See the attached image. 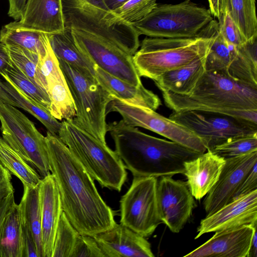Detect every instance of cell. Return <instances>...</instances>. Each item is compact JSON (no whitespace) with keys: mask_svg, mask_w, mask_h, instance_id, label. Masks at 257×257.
<instances>
[{"mask_svg":"<svg viewBox=\"0 0 257 257\" xmlns=\"http://www.w3.org/2000/svg\"><path fill=\"white\" fill-rule=\"evenodd\" d=\"M2 76L5 80L11 82L24 93L50 112L51 101L47 91L36 85L14 65Z\"/></svg>","mask_w":257,"mask_h":257,"instance_id":"33","label":"cell"},{"mask_svg":"<svg viewBox=\"0 0 257 257\" xmlns=\"http://www.w3.org/2000/svg\"><path fill=\"white\" fill-rule=\"evenodd\" d=\"M9 9L8 15L9 17L15 21L19 20L23 13V11L27 0H8Z\"/></svg>","mask_w":257,"mask_h":257,"instance_id":"42","label":"cell"},{"mask_svg":"<svg viewBox=\"0 0 257 257\" xmlns=\"http://www.w3.org/2000/svg\"><path fill=\"white\" fill-rule=\"evenodd\" d=\"M98 83L115 98L127 103L156 110L161 105L157 95L143 85L135 86L94 67Z\"/></svg>","mask_w":257,"mask_h":257,"instance_id":"23","label":"cell"},{"mask_svg":"<svg viewBox=\"0 0 257 257\" xmlns=\"http://www.w3.org/2000/svg\"><path fill=\"white\" fill-rule=\"evenodd\" d=\"M111 112L118 113L121 120L128 125L152 131L201 153L207 150L201 140L189 129L151 108L130 104L115 98L107 106L106 114Z\"/></svg>","mask_w":257,"mask_h":257,"instance_id":"11","label":"cell"},{"mask_svg":"<svg viewBox=\"0 0 257 257\" xmlns=\"http://www.w3.org/2000/svg\"><path fill=\"white\" fill-rule=\"evenodd\" d=\"M166 105L175 111L218 112L257 123V88L217 71H205L187 95L162 92Z\"/></svg>","mask_w":257,"mask_h":257,"instance_id":"3","label":"cell"},{"mask_svg":"<svg viewBox=\"0 0 257 257\" xmlns=\"http://www.w3.org/2000/svg\"><path fill=\"white\" fill-rule=\"evenodd\" d=\"M51 48L58 59L66 62L81 73L96 80L95 64L76 44L71 29L65 28L62 33L48 34Z\"/></svg>","mask_w":257,"mask_h":257,"instance_id":"25","label":"cell"},{"mask_svg":"<svg viewBox=\"0 0 257 257\" xmlns=\"http://www.w3.org/2000/svg\"><path fill=\"white\" fill-rule=\"evenodd\" d=\"M255 190H257V163L254 165L241 183L232 201Z\"/></svg>","mask_w":257,"mask_h":257,"instance_id":"40","label":"cell"},{"mask_svg":"<svg viewBox=\"0 0 257 257\" xmlns=\"http://www.w3.org/2000/svg\"><path fill=\"white\" fill-rule=\"evenodd\" d=\"M70 29L78 47L95 65L124 81L135 86L143 85L132 55L96 35Z\"/></svg>","mask_w":257,"mask_h":257,"instance_id":"13","label":"cell"},{"mask_svg":"<svg viewBox=\"0 0 257 257\" xmlns=\"http://www.w3.org/2000/svg\"><path fill=\"white\" fill-rule=\"evenodd\" d=\"M200 35L202 37L190 38L146 37L133 56L140 76L154 80L166 72L207 55L211 37L204 29Z\"/></svg>","mask_w":257,"mask_h":257,"instance_id":"5","label":"cell"},{"mask_svg":"<svg viewBox=\"0 0 257 257\" xmlns=\"http://www.w3.org/2000/svg\"><path fill=\"white\" fill-rule=\"evenodd\" d=\"M257 227L254 229L247 257H257Z\"/></svg>","mask_w":257,"mask_h":257,"instance_id":"46","label":"cell"},{"mask_svg":"<svg viewBox=\"0 0 257 257\" xmlns=\"http://www.w3.org/2000/svg\"><path fill=\"white\" fill-rule=\"evenodd\" d=\"M229 14L246 41L257 39L255 0H222V13Z\"/></svg>","mask_w":257,"mask_h":257,"instance_id":"30","label":"cell"},{"mask_svg":"<svg viewBox=\"0 0 257 257\" xmlns=\"http://www.w3.org/2000/svg\"><path fill=\"white\" fill-rule=\"evenodd\" d=\"M0 164L11 175L18 178L23 185L35 186L42 179L37 172L1 137Z\"/></svg>","mask_w":257,"mask_h":257,"instance_id":"31","label":"cell"},{"mask_svg":"<svg viewBox=\"0 0 257 257\" xmlns=\"http://www.w3.org/2000/svg\"><path fill=\"white\" fill-rule=\"evenodd\" d=\"M9 24L49 35L62 33L65 30L62 0H27L21 19Z\"/></svg>","mask_w":257,"mask_h":257,"instance_id":"20","label":"cell"},{"mask_svg":"<svg viewBox=\"0 0 257 257\" xmlns=\"http://www.w3.org/2000/svg\"><path fill=\"white\" fill-rule=\"evenodd\" d=\"M13 67L7 46L0 42V74H5L7 70Z\"/></svg>","mask_w":257,"mask_h":257,"instance_id":"43","label":"cell"},{"mask_svg":"<svg viewBox=\"0 0 257 257\" xmlns=\"http://www.w3.org/2000/svg\"><path fill=\"white\" fill-rule=\"evenodd\" d=\"M12 193L14 188L11 174L0 164V200Z\"/></svg>","mask_w":257,"mask_h":257,"instance_id":"41","label":"cell"},{"mask_svg":"<svg viewBox=\"0 0 257 257\" xmlns=\"http://www.w3.org/2000/svg\"><path fill=\"white\" fill-rule=\"evenodd\" d=\"M0 42L7 46L18 47L37 54L41 60L49 42L48 34L19 29L9 23L0 31Z\"/></svg>","mask_w":257,"mask_h":257,"instance_id":"28","label":"cell"},{"mask_svg":"<svg viewBox=\"0 0 257 257\" xmlns=\"http://www.w3.org/2000/svg\"><path fill=\"white\" fill-rule=\"evenodd\" d=\"M50 172L60 193L63 211L80 234L94 236L116 223L113 210L98 193L94 180L58 135L46 136Z\"/></svg>","mask_w":257,"mask_h":257,"instance_id":"1","label":"cell"},{"mask_svg":"<svg viewBox=\"0 0 257 257\" xmlns=\"http://www.w3.org/2000/svg\"><path fill=\"white\" fill-rule=\"evenodd\" d=\"M218 20L219 33L227 42L240 47L247 42L226 10Z\"/></svg>","mask_w":257,"mask_h":257,"instance_id":"37","label":"cell"},{"mask_svg":"<svg viewBox=\"0 0 257 257\" xmlns=\"http://www.w3.org/2000/svg\"><path fill=\"white\" fill-rule=\"evenodd\" d=\"M41 64L51 101V114L60 120L73 119L76 112L72 96L49 42Z\"/></svg>","mask_w":257,"mask_h":257,"instance_id":"18","label":"cell"},{"mask_svg":"<svg viewBox=\"0 0 257 257\" xmlns=\"http://www.w3.org/2000/svg\"><path fill=\"white\" fill-rule=\"evenodd\" d=\"M128 0H102L107 9L112 12Z\"/></svg>","mask_w":257,"mask_h":257,"instance_id":"47","label":"cell"},{"mask_svg":"<svg viewBox=\"0 0 257 257\" xmlns=\"http://www.w3.org/2000/svg\"><path fill=\"white\" fill-rule=\"evenodd\" d=\"M107 131L114 141L115 151L134 177L183 174L184 163L202 154L146 134L122 120L107 123Z\"/></svg>","mask_w":257,"mask_h":257,"instance_id":"2","label":"cell"},{"mask_svg":"<svg viewBox=\"0 0 257 257\" xmlns=\"http://www.w3.org/2000/svg\"><path fill=\"white\" fill-rule=\"evenodd\" d=\"M79 233L63 211L55 236L52 257H71Z\"/></svg>","mask_w":257,"mask_h":257,"instance_id":"34","label":"cell"},{"mask_svg":"<svg viewBox=\"0 0 257 257\" xmlns=\"http://www.w3.org/2000/svg\"><path fill=\"white\" fill-rule=\"evenodd\" d=\"M71 257H104L93 236L79 233Z\"/></svg>","mask_w":257,"mask_h":257,"instance_id":"38","label":"cell"},{"mask_svg":"<svg viewBox=\"0 0 257 257\" xmlns=\"http://www.w3.org/2000/svg\"><path fill=\"white\" fill-rule=\"evenodd\" d=\"M208 1L211 15L219 19L222 13V0Z\"/></svg>","mask_w":257,"mask_h":257,"instance_id":"45","label":"cell"},{"mask_svg":"<svg viewBox=\"0 0 257 257\" xmlns=\"http://www.w3.org/2000/svg\"><path fill=\"white\" fill-rule=\"evenodd\" d=\"M169 118L195 134L207 150L232 138L257 134V123L221 113L197 110L173 111Z\"/></svg>","mask_w":257,"mask_h":257,"instance_id":"9","label":"cell"},{"mask_svg":"<svg viewBox=\"0 0 257 257\" xmlns=\"http://www.w3.org/2000/svg\"><path fill=\"white\" fill-rule=\"evenodd\" d=\"M14 201V193L0 200V229L7 211Z\"/></svg>","mask_w":257,"mask_h":257,"instance_id":"44","label":"cell"},{"mask_svg":"<svg viewBox=\"0 0 257 257\" xmlns=\"http://www.w3.org/2000/svg\"><path fill=\"white\" fill-rule=\"evenodd\" d=\"M206 55L180 68L163 73L153 80L162 91L187 95L205 71Z\"/></svg>","mask_w":257,"mask_h":257,"instance_id":"24","label":"cell"},{"mask_svg":"<svg viewBox=\"0 0 257 257\" xmlns=\"http://www.w3.org/2000/svg\"><path fill=\"white\" fill-rule=\"evenodd\" d=\"M65 28L110 39L129 25L108 11L102 0H62Z\"/></svg>","mask_w":257,"mask_h":257,"instance_id":"12","label":"cell"},{"mask_svg":"<svg viewBox=\"0 0 257 257\" xmlns=\"http://www.w3.org/2000/svg\"><path fill=\"white\" fill-rule=\"evenodd\" d=\"M104 257H154L146 237L121 224L93 236Z\"/></svg>","mask_w":257,"mask_h":257,"instance_id":"19","label":"cell"},{"mask_svg":"<svg viewBox=\"0 0 257 257\" xmlns=\"http://www.w3.org/2000/svg\"><path fill=\"white\" fill-rule=\"evenodd\" d=\"M1 87L19 105L36 118L53 135H58L62 123L58 121L50 111L32 99L9 80L0 79Z\"/></svg>","mask_w":257,"mask_h":257,"instance_id":"29","label":"cell"},{"mask_svg":"<svg viewBox=\"0 0 257 257\" xmlns=\"http://www.w3.org/2000/svg\"><path fill=\"white\" fill-rule=\"evenodd\" d=\"M23 186V194L19 204L22 219L33 235L39 257H44L39 183L35 186L24 184Z\"/></svg>","mask_w":257,"mask_h":257,"instance_id":"26","label":"cell"},{"mask_svg":"<svg viewBox=\"0 0 257 257\" xmlns=\"http://www.w3.org/2000/svg\"><path fill=\"white\" fill-rule=\"evenodd\" d=\"M225 163L224 158L209 150L184 163L183 174L194 198L199 200L208 193L218 180Z\"/></svg>","mask_w":257,"mask_h":257,"instance_id":"22","label":"cell"},{"mask_svg":"<svg viewBox=\"0 0 257 257\" xmlns=\"http://www.w3.org/2000/svg\"><path fill=\"white\" fill-rule=\"evenodd\" d=\"M0 102L19 108L18 104L1 87H0Z\"/></svg>","mask_w":257,"mask_h":257,"instance_id":"48","label":"cell"},{"mask_svg":"<svg viewBox=\"0 0 257 257\" xmlns=\"http://www.w3.org/2000/svg\"><path fill=\"white\" fill-rule=\"evenodd\" d=\"M7 48L14 66L47 91V82L42 71L40 57L35 53L18 47L7 46Z\"/></svg>","mask_w":257,"mask_h":257,"instance_id":"32","label":"cell"},{"mask_svg":"<svg viewBox=\"0 0 257 257\" xmlns=\"http://www.w3.org/2000/svg\"><path fill=\"white\" fill-rule=\"evenodd\" d=\"M257 223L216 231L204 243L185 257H247Z\"/></svg>","mask_w":257,"mask_h":257,"instance_id":"17","label":"cell"},{"mask_svg":"<svg viewBox=\"0 0 257 257\" xmlns=\"http://www.w3.org/2000/svg\"><path fill=\"white\" fill-rule=\"evenodd\" d=\"M22 257H39L33 235L22 219Z\"/></svg>","mask_w":257,"mask_h":257,"instance_id":"39","label":"cell"},{"mask_svg":"<svg viewBox=\"0 0 257 257\" xmlns=\"http://www.w3.org/2000/svg\"><path fill=\"white\" fill-rule=\"evenodd\" d=\"M218 180L206 195L203 204L206 215L232 200L241 183L257 163V151L225 159Z\"/></svg>","mask_w":257,"mask_h":257,"instance_id":"15","label":"cell"},{"mask_svg":"<svg viewBox=\"0 0 257 257\" xmlns=\"http://www.w3.org/2000/svg\"><path fill=\"white\" fill-rule=\"evenodd\" d=\"M22 256V217L19 205L14 201L0 229V257Z\"/></svg>","mask_w":257,"mask_h":257,"instance_id":"27","label":"cell"},{"mask_svg":"<svg viewBox=\"0 0 257 257\" xmlns=\"http://www.w3.org/2000/svg\"><path fill=\"white\" fill-rule=\"evenodd\" d=\"M157 5V0H128L112 12L132 24L145 18Z\"/></svg>","mask_w":257,"mask_h":257,"instance_id":"36","label":"cell"},{"mask_svg":"<svg viewBox=\"0 0 257 257\" xmlns=\"http://www.w3.org/2000/svg\"><path fill=\"white\" fill-rule=\"evenodd\" d=\"M58 61L75 106L76 116L73 121L95 138L107 144L106 108L115 98L96 80L85 76L66 62Z\"/></svg>","mask_w":257,"mask_h":257,"instance_id":"6","label":"cell"},{"mask_svg":"<svg viewBox=\"0 0 257 257\" xmlns=\"http://www.w3.org/2000/svg\"><path fill=\"white\" fill-rule=\"evenodd\" d=\"M157 193L162 223L172 232H179L196 205L187 182L171 176H161L158 180Z\"/></svg>","mask_w":257,"mask_h":257,"instance_id":"14","label":"cell"},{"mask_svg":"<svg viewBox=\"0 0 257 257\" xmlns=\"http://www.w3.org/2000/svg\"><path fill=\"white\" fill-rule=\"evenodd\" d=\"M44 257H52L55 236L63 212L61 200L55 179L51 173L39 183Z\"/></svg>","mask_w":257,"mask_h":257,"instance_id":"21","label":"cell"},{"mask_svg":"<svg viewBox=\"0 0 257 257\" xmlns=\"http://www.w3.org/2000/svg\"><path fill=\"white\" fill-rule=\"evenodd\" d=\"M212 20L209 9L186 0L174 5L157 4L145 18L132 25L140 35L190 38L200 37V32Z\"/></svg>","mask_w":257,"mask_h":257,"instance_id":"7","label":"cell"},{"mask_svg":"<svg viewBox=\"0 0 257 257\" xmlns=\"http://www.w3.org/2000/svg\"><path fill=\"white\" fill-rule=\"evenodd\" d=\"M1 131L3 139L41 178L51 174L46 137L23 112L0 102Z\"/></svg>","mask_w":257,"mask_h":257,"instance_id":"8","label":"cell"},{"mask_svg":"<svg viewBox=\"0 0 257 257\" xmlns=\"http://www.w3.org/2000/svg\"><path fill=\"white\" fill-rule=\"evenodd\" d=\"M62 123L59 138L94 181L102 187L120 191L127 174L116 152L85 131L73 119L63 120Z\"/></svg>","mask_w":257,"mask_h":257,"instance_id":"4","label":"cell"},{"mask_svg":"<svg viewBox=\"0 0 257 257\" xmlns=\"http://www.w3.org/2000/svg\"><path fill=\"white\" fill-rule=\"evenodd\" d=\"M257 223V190L239 197L202 219L197 239L205 233L233 229Z\"/></svg>","mask_w":257,"mask_h":257,"instance_id":"16","label":"cell"},{"mask_svg":"<svg viewBox=\"0 0 257 257\" xmlns=\"http://www.w3.org/2000/svg\"><path fill=\"white\" fill-rule=\"evenodd\" d=\"M157 178L134 177L120 200V223L142 236L151 235L162 223L157 200Z\"/></svg>","mask_w":257,"mask_h":257,"instance_id":"10","label":"cell"},{"mask_svg":"<svg viewBox=\"0 0 257 257\" xmlns=\"http://www.w3.org/2000/svg\"><path fill=\"white\" fill-rule=\"evenodd\" d=\"M209 151L224 159L257 151V134L232 138Z\"/></svg>","mask_w":257,"mask_h":257,"instance_id":"35","label":"cell"}]
</instances>
